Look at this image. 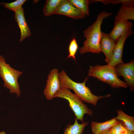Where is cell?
<instances>
[{
	"instance_id": "cell-21",
	"label": "cell",
	"mask_w": 134,
	"mask_h": 134,
	"mask_svg": "<svg viewBox=\"0 0 134 134\" xmlns=\"http://www.w3.org/2000/svg\"><path fill=\"white\" fill-rule=\"evenodd\" d=\"M109 130L111 134H128V131L124 124L119 121L117 123L111 128Z\"/></svg>"
},
{
	"instance_id": "cell-23",
	"label": "cell",
	"mask_w": 134,
	"mask_h": 134,
	"mask_svg": "<svg viewBox=\"0 0 134 134\" xmlns=\"http://www.w3.org/2000/svg\"><path fill=\"white\" fill-rule=\"evenodd\" d=\"M99 134H111L109 129L104 131Z\"/></svg>"
},
{
	"instance_id": "cell-24",
	"label": "cell",
	"mask_w": 134,
	"mask_h": 134,
	"mask_svg": "<svg viewBox=\"0 0 134 134\" xmlns=\"http://www.w3.org/2000/svg\"><path fill=\"white\" fill-rule=\"evenodd\" d=\"M128 134H134V132L128 131Z\"/></svg>"
},
{
	"instance_id": "cell-25",
	"label": "cell",
	"mask_w": 134,
	"mask_h": 134,
	"mask_svg": "<svg viewBox=\"0 0 134 134\" xmlns=\"http://www.w3.org/2000/svg\"><path fill=\"white\" fill-rule=\"evenodd\" d=\"M0 134H6V133L4 131H0Z\"/></svg>"
},
{
	"instance_id": "cell-10",
	"label": "cell",
	"mask_w": 134,
	"mask_h": 134,
	"mask_svg": "<svg viewBox=\"0 0 134 134\" xmlns=\"http://www.w3.org/2000/svg\"><path fill=\"white\" fill-rule=\"evenodd\" d=\"M116 43L108 34L102 32L100 43L101 52L105 56V61L108 64L112 58Z\"/></svg>"
},
{
	"instance_id": "cell-1",
	"label": "cell",
	"mask_w": 134,
	"mask_h": 134,
	"mask_svg": "<svg viewBox=\"0 0 134 134\" xmlns=\"http://www.w3.org/2000/svg\"><path fill=\"white\" fill-rule=\"evenodd\" d=\"M110 12L102 11L99 14L96 20L83 32L86 39L83 46L79 48L80 53L88 52L99 54L101 52L100 43L101 37V26L103 20L112 15Z\"/></svg>"
},
{
	"instance_id": "cell-4",
	"label": "cell",
	"mask_w": 134,
	"mask_h": 134,
	"mask_svg": "<svg viewBox=\"0 0 134 134\" xmlns=\"http://www.w3.org/2000/svg\"><path fill=\"white\" fill-rule=\"evenodd\" d=\"M22 73L6 63L4 57L0 55V76L3 81V87L9 89L11 93H15L18 97L21 91L18 79Z\"/></svg>"
},
{
	"instance_id": "cell-16",
	"label": "cell",
	"mask_w": 134,
	"mask_h": 134,
	"mask_svg": "<svg viewBox=\"0 0 134 134\" xmlns=\"http://www.w3.org/2000/svg\"><path fill=\"white\" fill-rule=\"evenodd\" d=\"M88 124L87 122L79 123L77 119L75 118L73 124H68L65 129L63 134H82Z\"/></svg>"
},
{
	"instance_id": "cell-3",
	"label": "cell",
	"mask_w": 134,
	"mask_h": 134,
	"mask_svg": "<svg viewBox=\"0 0 134 134\" xmlns=\"http://www.w3.org/2000/svg\"><path fill=\"white\" fill-rule=\"evenodd\" d=\"M88 74L89 76L96 78L109 84L113 88H126L128 86L126 82L118 77L114 67L108 64L104 65H96L94 66H91Z\"/></svg>"
},
{
	"instance_id": "cell-2",
	"label": "cell",
	"mask_w": 134,
	"mask_h": 134,
	"mask_svg": "<svg viewBox=\"0 0 134 134\" xmlns=\"http://www.w3.org/2000/svg\"><path fill=\"white\" fill-rule=\"evenodd\" d=\"M59 77L61 88L73 90L75 94L82 101L93 105L96 106L100 99L110 96L109 94L98 96L93 94L90 89L85 85L88 77L82 83L76 82L68 76L64 70L59 73Z\"/></svg>"
},
{
	"instance_id": "cell-9",
	"label": "cell",
	"mask_w": 134,
	"mask_h": 134,
	"mask_svg": "<svg viewBox=\"0 0 134 134\" xmlns=\"http://www.w3.org/2000/svg\"><path fill=\"white\" fill-rule=\"evenodd\" d=\"M54 14L65 15L75 19L85 18V15L67 0H63Z\"/></svg>"
},
{
	"instance_id": "cell-14",
	"label": "cell",
	"mask_w": 134,
	"mask_h": 134,
	"mask_svg": "<svg viewBox=\"0 0 134 134\" xmlns=\"http://www.w3.org/2000/svg\"><path fill=\"white\" fill-rule=\"evenodd\" d=\"M119 121L115 117L110 120L103 122L92 121L91 128L93 134H99L105 130H109L118 123Z\"/></svg>"
},
{
	"instance_id": "cell-20",
	"label": "cell",
	"mask_w": 134,
	"mask_h": 134,
	"mask_svg": "<svg viewBox=\"0 0 134 134\" xmlns=\"http://www.w3.org/2000/svg\"><path fill=\"white\" fill-rule=\"evenodd\" d=\"M78 48V44L75 38L70 41L68 47L69 54L67 58H72L76 61L75 55Z\"/></svg>"
},
{
	"instance_id": "cell-15",
	"label": "cell",
	"mask_w": 134,
	"mask_h": 134,
	"mask_svg": "<svg viewBox=\"0 0 134 134\" xmlns=\"http://www.w3.org/2000/svg\"><path fill=\"white\" fill-rule=\"evenodd\" d=\"M117 112L116 119L122 122L128 131L134 132V117L127 115L121 109Z\"/></svg>"
},
{
	"instance_id": "cell-6",
	"label": "cell",
	"mask_w": 134,
	"mask_h": 134,
	"mask_svg": "<svg viewBox=\"0 0 134 134\" xmlns=\"http://www.w3.org/2000/svg\"><path fill=\"white\" fill-rule=\"evenodd\" d=\"M58 70L54 68L51 70L48 76L44 94L46 99L51 100L61 88Z\"/></svg>"
},
{
	"instance_id": "cell-5",
	"label": "cell",
	"mask_w": 134,
	"mask_h": 134,
	"mask_svg": "<svg viewBox=\"0 0 134 134\" xmlns=\"http://www.w3.org/2000/svg\"><path fill=\"white\" fill-rule=\"evenodd\" d=\"M64 99L67 101L69 106L73 112L76 118L84 122L83 117L85 114L91 116L93 114V111L88 108L75 94L72 93L67 89L61 88L55 95L54 98Z\"/></svg>"
},
{
	"instance_id": "cell-13",
	"label": "cell",
	"mask_w": 134,
	"mask_h": 134,
	"mask_svg": "<svg viewBox=\"0 0 134 134\" xmlns=\"http://www.w3.org/2000/svg\"><path fill=\"white\" fill-rule=\"evenodd\" d=\"M114 19L116 21H128L134 20L133 6L122 4Z\"/></svg>"
},
{
	"instance_id": "cell-22",
	"label": "cell",
	"mask_w": 134,
	"mask_h": 134,
	"mask_svg": "<svg viewBox=\"0 0 134 134\" xmlns=\"http://www.w3.org/2000/svg\"><path fill=\"white\" fill-rule=\"evenodd\" d=\"M100 1L105 4H107L109 3L117 4L121 3L122 4L134 6V0H92L91 1V3L94 2Z\"/></svg>"
},
{
	"instance_id": "cell-7",
	"label": "cell",
	"mask_w": 134,
	"mask_h": 134,
	"mask_svg": "<svg viewBox=\"0 0 134 134\" xmlns=\"http://www.w3.org/2000/svg\"><path fill=\"white\" fill-rule=\"evenodd\" d=\"M117 75L123 76L126 83L129 86L130 91L134 89V60L126 63L123 62L114 67Z\"/></svg>"
},
{
	"instance_id": "cell-17",
	"label": "cell",
	"mask_w": 134,
	"mask_h": 134,
	"mask_svg": "<svg viewBox=\"0 0 134 134\" xmlns=\"http://www.w3.org/2000/svg\"><path fill=\"white\" fill-rule=\"evenodd\" d=\"M63 0H47L43 10V12L46 16H49L53 14L58 9Z\"/></svg>"
},
{
	"instance_id": "cell-8",
	"label": "cell",
	"mask_w": 134,
	"mask_h": 134,
	"mask_svg": "<svg viewBox=\"0 0 134 134\" xmlns=\"http://www.w3.org/2000/svg\"><path fill=\"white\" fill-rule=\"evenodd\" d=\"M133 33L131 29L125 32L116 43L111 59L108 64L115 67L123 63L122 55L124 44L127 38Z\"/></svg>"
},
{
	"instance_id": "cell-11",
	"label": "cell",
	"mask_w": 134,
	"mask_h": 134,
	"mask_svg": "<svg viewBox=\"0 0 134 134\" xmlns=\"http://www.w3.org/2000/svg\"><path fill=\"white\" fill-rule=\"evenodd\" d=\"M15 12V19L20 31L21 37L20 41L21 42L26 38L30 37L31 33L25 18L24 8H22Z\"/></svg>"
},
{
	"instance_id": "cell-12",
	"label": "cell",
	"mask_w": 134,
	"mask_h": 134,
	"mask_svg": "<svg viewBox=\"0 0 134 134\" xmlns=\"http://www.w3.org/2000/svg\"><path fill=\"white\" fill-rule=\"evenodd\" d=\"M114 27L108 34L115 42L126 31L131 29L133 24L128 21H115Z\"/></svg>"
},
{
	"instance_id": "cell-18",
	"label": "cell",
	"mask_w": 134,
	"mask_h": 134,
	"mask_svg": "<svg viewBox=\"0 0 134 134\" xmlns=\"http://www.w3.org/2000/svg\"><path fill=\"white\" fill-rule=\"evenodd\" d=\"M71 4L85 15H89V6L90 1L88 0H67Z\"/></svg>"
},
{
	"instance_id": "cell-19",
	"label": "cell",
	"mask_w": 134,
	"mask_h": 134,
	"mask_svg": "<svg viewBox=\"0 0 134 134\" xmlns=\"http://www.w3.org/2000/svg\"><path fill=\"white\" fill-rule=\"evenodd\" d=\"M26 1V0H17L10 3L1 2L0 4L3 5L4 7L15 12L21 9L22 5Z\"/></svg>"
}]
</instances>
